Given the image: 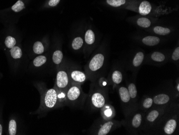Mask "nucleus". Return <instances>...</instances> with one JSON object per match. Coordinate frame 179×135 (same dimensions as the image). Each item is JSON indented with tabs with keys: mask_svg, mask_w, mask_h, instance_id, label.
Wrapping results in <instances>:
<instances>
[{
	"mask_svg": "<svg viewBox=\"0 0 179 135\" xmlns=\"http://www.w3.org/2000/svg\"><path fill=\"white\" fill-rule=\"evenodd\" d=\"M179 125L178 107L172 104L153 130L161 135H172L176 133Z\"/></svg>",
	"mask_w": 179,
	"mask_h": 135,
	"instance_id": "f257e3e1",
	"label": "nucleus"
},
{
	"mask_svg": "<svg viewBox=\"0 0 179 135\" xmlns=\"http://www.w3.org/2000/svg\"><path fill=\"white\" fill-rule=\"evenodd\" d=\"M172 105L155 106L144 113L142 130L145 131L153 130Z\"/></svg>",
	"mask_w": 179,
	"mask_h": 135,
	"instance_id": "f03ea898",
	"label": "nucleus"
},
{
	"mask_svg": "<svg viewBox=\"0 0 179 135\" xmlns=\"http://www.w3.org/2000/svg\"><path fill=\"white\" fill-rule=\"evenodd\" d=\"M144 113L142 110H132L128 114L129 116L127 117V126L132 133H137L141 130Z\"/></svg>",
	"mask_w": 179,
	"mask_h": 135,
	"instance_id": "7ed1b4c3",
	"label": "nucleus"
},
{
	"mask_svg": "<svg viewBox=\"0 0 179 135\" xmlns=\"http://www.w3.org/2000/svg\"><path fill=\"white\" fill-rule=\"evenodd\" d=\"M156 106H170L174 102V96L170 93H160L152 97Z\"/></svg>",
	"mask_w": 179,
	"mask_h": 135,
	"instance_id": "20e7f679",
	"label": "nucleus"
},
{
	"mask_svg": "<svg viewBox=\"0 0 179 135\" xmlns=\"http://www.w3.org/2000/svg\"><path fill=\"white\" fill-rule=\"evenodd\" d=\"M105 122L101 124L100 128L98 129L97 135H106L112 133L113 131L121 126V123L118 121L108 119H104Z\"/></svg>",
	"mask_w": 179,
	"mask_h": 135,
	"instance_id": "39448f33",
	"label": "nucleus"
},
{
	"mask_svg": "<svg viewBox=\"0 0 179 135\" xmlns=\"http://www.w3.org/2000/svg\"><path fill=\"white\" fill-rule=\"evenodd\" d=\"M91 101L94 108H102L108 102V95L104 92L103 90H98L92 95Z\"/></svg>",
	"mask_w": 179,
	"mask_h": 135,
	"instance_id": "423d86ee",
	"label": "nucleus"
},
{
	"mask_svg": "<svg viewBox=\"0 0 179 135\" xmlns=\"http://www.w3.org/2000/svg\"><path fill=\"white\" fill-rule=\"evenodd\" d=\"M105 61V57L101 53L95 55L90 61L89 68L90 71L96 72L100 70L103 67Z\"/></svg>",
	"mask_w": 179,
	"mask_h": 135,
	"instance_id": "0eeeda50",
	"label": "nucleus"
},
{
	"mask_svg": "<svg viewBox=\"0 0 179 135\" xmlns=\"http://www.w3.org/2000/svg\"><path fill=\"white\" fill-rule=\"evenodd\" d=\"M118 92H119V97L121 100V104H122L123 108L126 109L127 111L128 110V108H129V114L130 113L129 108H130L132 104L133 103L130 99V95L129 94L127 88L124 86H121L120 87H119Z\"/></svg>",
	"mask_w": 179,
	"mask_h": 135,
	"instance_id": "6e6552de",
	"label": "nucleus"
},
{
	"mask_svg": "<svg viewBox=\"0 0 179 135\" xmlns=\"http://www.w3.org/2000/svg\"><path fill=\"white\" fill-rule=\"evenodd\" d=\"M69 79L65 71H60L56 75V87L60 90H65L69 85Z\"/></svg>",
	"mask_w": 179,
	"mask_h": 135,
	"instance_id": "1a4fd4ad",
	"label": "nucleus"
},
{
	"mask_svg": "<svg viewBox=\"0 0 179 135\" xmlns=\"http://www.w3.org/2000/svg\"><path fill=\"white\" fill-rule=\"evenodd\" d=\"M82 89L78 85H72L66 91L67 100L71 102L77 101L82 95Z\"/></svg>",
	"mask_w": 179,
	"mask_h": 135,
	"instance_id": "9d476101",
	"label": "nucleus"
},
{
	"mask_svg": "<svg viewBox=\"0 0 179 135\" xmlns=\"http://www.w3.org/2000/svg\"><path fill=\"white\" fill-rule=\"evenodd\" d=\"M58 102L57 92L54 88L47 90L45 97V104L47 108H52Z\"/></svg>",
	"mask_w": 179,
	"mask_h": 135,
	"instance_id": "9b49d317",
	"label": "nucleus"
},
{
	"mask_svg": "<svg viewBox=\"0 0 179 135\" xmlns=\"http://www.w3.org/2000/svg\"><path fill=\"white\" fill-rule=\"evenodd\" d=\"M154 106L152 97H146L142 100L139 106V109L146 113Z\"/></svg>",
	"mask_w": 179,
	"mask_h": 135,
	"instance_id": "f8f14e48",
	"label": "nucleus"
},
{
	"mask_svg": "<svg viewBox=\"0 0 179 135\" xmlns=\"http://www.w3.org/2000/svg\"><path fill=\"white\" fill-rule=\"evenodd\" d=\"M103 108L102 115L104 119L108 120L112 119L114 117L115 115V111L113 106L110 104H105Z\"/></svg>",
	"mask_w": 179,
	"mask_h": 135,
	"instance_id": "ddd939ff",
	"label": "nucleus"
},
{
	"mask_svg": "<svg viewBox=\"0 0 179 135\" xmlns=\"http://www.w3.org/2000/svg\"><path fill=\"white\" fill-rule=\"evenodd\" d=\"M70 78L72 81L77 83H83L86 79L85 73L78 70L73 71L70 74Z\"/></svg>",
	"mask_w": 179,
	"mask_h": 135,
	"instance_id": "4468645a",
	"label": "nucleus"
},
{
	"mask_svg": "<svg viewBox=\"0 0 179 135\" xmlns=\"http://www.w3.org/2000/svg\"><path fill=\"white\" fill-rule=\"evenodd\" d=\"M123 75L121 71L115 70L111 75V81L115 86L119 85L123 80Z\"/></svg>",
	"mask_w": 179,
	"mask_h": 135,
	"instance_id": "2eb2a0df",
	"label": "nucleus"
},
{
	"mask_svg": "<svg viewBox=\"0 0 179 135\" xmlns=\"http://www.w3.org/2000/svg\"><path fill=\"white\" fill-rule=\"evenodd\" d=\"M151 9L152 7L150 3L146 1H144L139 5V13L142 15L146 16L150 13L151 11Z\"/></svg>",
	"mask_w": 179,
	"mask_h": 135,
	"instance_id": "dca6fc26",
	"label": "nucleus"
},
{
	"mask_svg": "<svg viewBox=\"0 0 179 135\" xmlns=\"http://www.w3.org/2000/svg\"><path fill=\"white\" fill-rule=\"evenodd\" d=\"M142 42L145 45L152 46L158 44L160 42V39L156 36H146L142 39Z\"/></svg>",
	"mask_w": 179,
	"mask_h": 135,
	"instance_id": "f3484780",
	"label": "nucleus"
},
{
	"mask_svg": "<svg viewBox=\"0 0 179 135\" xmlns=\"http://www.w3.org/2000/svg\"><path fill=\"white\" fill-rule=\"evenodd\" d=\"M128 90L129 92V94L130 95V99L132 101H135L136 100L137 97V89L136 86L133 82L129 83L128 85Z\"/></svg>",
	"mask_w": 179,
	"mask_h": 135,
	"instance_id": "a211bd4d",
	"label": "nucleus"
},
{
	"mask_svg": "<svg viewBox=\"0 0 179 135\" xmlns=\"http://www.w3.org/2000/svg\"><path fill=\"white\" fill-rule=\"evenodd\" d=\"M144 59V54L142 52H137L132 60V66L135 68H138L141 65Z\"/></svg>",
	"mask_w": 179,
	"mask_h": 135,
	"instance_id": "6ab92c4d",
	"label": "nucleus"
},
{
	"mask_svg": "<svg viewBox=\"0 0 179 135\" xmlns=\"http://www.w3.org/2000/svg\"><path fill=\"white\" fill-rule=\"evenodd\" d=\"M85 40L87 44L91 45L94 43L95 41V35L91 30H88L86 32L85 35Z\"/></svg>",
	"mask_w": 179,
	"mask_h": 135,
	"instance_id": "aec40b11",
	"label": "nucleus"
},
{
	"mask_svg": "<svg viewBox=\"0 0 179 135\" xmlns=\"http://www.w3.org/2000/svg\"><path fill=\"white\" fill-rule=\"evenodd\" d=\"M153 31L155 34L161 35V36H165L168 35L170 32V30L167 27H164L160 26H157L153 28Z\"/></svg>",
	"mask_w": 179,
	"mask_h": 135,
	"instance_id": "412c9836",
	"label": "nucleus"
},
{
	"mask_svg": "<svg viewBox=\"0 0 179 135\" xmlns=\"http://www.w3.org/2000/svg\"><path fill=\"white\" fill-rule=\"evenodd\" d=\"M151 58L153 61L157 63L163 62L165 60V55L160 52H154L151 55Z\"/></svg>",
	"mask_w": 179,
	"mask_h": 135,
	"instance_id": "4be33fe9",
	"label": "nucleus"
},
{
	"mask_svg": "<svg viewBox=\"0 0 179 135\" xmlns=\"http://www.w3.org/2000/svg\"><path fill=\"white\" fill-rule=\"evenodd\" d=\"M11 57L14 59L20 58L22 56V52L20 48L18 46H14L10 50Z\"/></svg>",
	"mask_w": 179,
	"mask_h": 135,
	"instance_id": "5701e85b",
	"label": "nucleus"
},
{
	"mask_svg": "<svg viewBox=\"0 0 179 135\" xmlns=\"http://www.w3.org/2000/svg\"><path fill=\"white\" fill-rule=\"evenodd\" d=\"M137 24L141 27L147 28V27H150V25L151 24V22L150 20H149L148 18L142 17L137 20Z\"/></svg>",
	"mask_w": 179,
	"mask_h": 135,
	"instance_id": "b1692460",
	"label": "nucleus"
},
{
	"mask_svg": "<svg viewBox=\"0 0 179 135\" xmlns=\"http://www.w3.org/2000/svg\"><path fill=\"white\" fill-rule=\"evenodd\" d=\"M63 53L60 50L55 51L53 55V61L55 64H60L62 60Z\"/></svg>",
	"mask_w": 179,
	"mask_h": 135,
	"instance_id": "393cba45",
	"label": "nucleus"
},
{
	"mask_svg": "<svg viewBox=\"0 0 179 135\" xmlns=\"http://www.w3.org/2000/svg\"><path fill=\"white\" fill-rule=\"evenodd\" d=\"M83 45V39L81 37H76L73 40L72 43V47L73 49L75 50H77L79 49Z\"/></svg>",
	"mask_w": 179,
	"mask_h": 135,
	"instance_id": "a878e982",
	"label": "nucleus"
},
{
	"mask_svg": "<svg viewBox=\"0 0 179 135\" xmlns=\"http://www.w3.org/2000/svg\"><path fill=\"white\" fill-rule=\"evenodd\" d=\"M33 51L36 54H41L44 51V47L40 42H37L34 44L33 47Z\"/></svg>",
	"mask_w": 179,
	"mask_h": 135,
	"instance_id": "bb28decb",
	"label": "nucleus"
},
{
	"mask_svg": "<svg viewBox=\"0 0 179 135\" xmlns=\"http://www.w3.org/2000/svg\"><path fill=\"white\" fill-rule=\"evenodd\" d=\"M56 92H57L58 102H63L67 101V95H66L65 90H60L57 88Z\"/></svg>",
	"mask_w": 179,
	"mask_h": 135,
	"instance_id": "cd10ccee",
	"label": "nucleus"
},
{
	"mask_svg": "<svg viewBox=\"0 0 179 135\" xmlns=\"http://www.w3.org/2000/svg\"><path fill=\"white\" fill-rule=\"evenodd\" d=\"M46 61L47 59L46 57L43 56L37 57L33 60L34 65L36 67H40L41 66L43 65L46 62Z\"/></svg>",
	"mask_w": 179,
	"mask_h": 135,
	"instance_id": "c85d7f7f",
	"label": "nucleus"
},
{
	"mask_svg": "<svg viewBox=\"0 0 179 135\" xmlns=\"http://www.w3.org/2000/svg\"><path fill=\"white\" fill-rule=\"evenodd\" d=\"M17 132V124L14 119L11 120L9 122V133L10 135H15Z\"/></svg>",
	"mask_w": 179,
	"mask_h": 135,
	"instance_id": "c756f323",
	"label": "nucleus"
},
{
	"mask_svg": "<svg viewBox=\"0 0 179 135\" xmlns=\"http://www.w3.org/2000/svg\"><path fill=\"white\" fill-rule=\"evenodd\" d=\"M16 44V39L14 38V37H11V36H8L5 39V44L6 46L8 48L11 49L12 47H13L15 46Z\"/></svg>",
	"mask_w": 179,
	"mask_h": 135,
	"instance_id": "7c9ffc66",
	"label": "nucleus"
},
{
	"mask_svg": "<svg viewBox=\"0 0 179 135\" xmlns=\"http://www.w3.org/2000/svg\"><path fill=\"white\" fill-rule=\"evenodd\" d=\"M24 8L25 5L24 3L22 1L19 0L15 5H13V6L12 7L11 9L13 11L17 13V12L22 11Z\"/></svg>",
	"mask_w": 179,
	"mask_h": 135,
	"instance_id": "2f4dec72",
	"label": "nucleus"
},
{
	"mask_svg": "<svg viewBox=\"0 0 179 135\" xmlns=\"http://www.w3.org/2000/svg\"><path fill=\"white\" fill-rule=\"evenodd\" d=\"M107 3L112 7H118L124 5L125 0H107Z\"/></svg>",
	"mask_w": 179,
	"mask_h": 135,
	"instance_id": "473e14b6",
	"label": "nucleus"
},
{
	"mask_svg": "<svg viewBox=\"0 0 179 135\" xmlns=\"http://www.w3.org/2000/svg\"><path fill=\"white\" fill-rule=\"evenodd\" d=\"M172 58L174 61H177L179 59V47H177L175 49L172 56Z\"/></svg>",
	"mask_w": 179,
	"mask_h": 135,
	"instance_id": "72a5a7b5",
	"label": "nucleus"
},
{
	"mask_svg": "<svg viewBox=\"0 0 179 135\" xmlns=\"http://www.w3.org/2000/svg\"><path fill=\"white\" fill-rule=\"evenodd\" d=\"M60 0H50L48 4L51 7H55L60 2Z\"/></svg>",
	"mask_w": 179,
	"mask_h": 135,
	"instance_id": "f704fd0d",
	"label": "nucleus"
},
{
	"mask_svg": "<svg viewBox=\"0 0 179 135\" xmlns=\"http://www.w3.org/2000/svg\"><path fill=\"white\" fill-rule=\"evenodd\" d=\"M175 89H177V92L179 93V82H177V85L176 87H175Z\"/></svg>",
	"mask_w": 179,
	"mask_h": 135,
	"instance_id": "c9c22d12",
	"label": "nucleus"
},
{
	"mask_svg": "<svg viewBox=\"0 0 179 135\" xmlns=\"http://www.w3.org/2000/svg\"><path fill=\"white\" fill-rule=\"evenodd\" d=\"M2 126H1V124H0V135H2Z\"/></svg>",
	"mask_w": 179,
	"mask_h": 135,
	"instance_id": "e433bc0d",
	"label": "nucleus"
}]
</instances>
